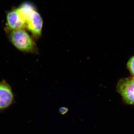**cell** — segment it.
I'll use <instances>...</instances> for the list:
<instances>
[{
    "mask_svg": "<svg viewBox=\"0 0 134 134\" xmlns=\"http://www.w3.org/2000/svg\"><path fill=\"white\" fill-rule=\"evenodd\" d=\"M69 109L67 107H63L59 109V113L62 115H65L68 112Z\"/></svg>",
    "mask_w": 134,
    "mask_h": 134,
    "instance_id": "52a82bcc",
    "label": "cell"
},
{
    "mask_svg": "<svg viewBox=\"0 0 134 134\" xmlns=\"http://www.w3.org/2000/svg\"><path fill=\"white\" fill-rule=\"evenodd\" d=\"M10 42L17 50L25 53L38 54V50L34 38L25 29L10 30L5 29Z\"/></svg>",
    "mask_w": 134,
    "mask_h": 134,
    "instance_id": "6da1fadb",
    "label": "cell"
},
{
    "mask_svg": "<svg viewBox=\"0 0 134 134\" xmlns=\"http://www.w3.org/2000/svg\"><path fill=\"white\" fill-rule=\"evenodd\" d=\"M6 20V30L26 29V24L20 16L17 8L11 10L7 13Z\"/></svg>",
    "mask_w": 134,
    "mask_h": 134,
    "instance_id": "5b68a950",
    "label": "cell"
},
{
    "mask_svg": "<svg viewBox=\"0 0 134 134\" xmlns=\"http://www.w3.org/2000/svg\"><path fill=\"white\" fill-rule=\"evenodd\" d=\"M43 26V19L36 9L27 18L25 29L31 33L34 38L37 40L42 35Z\"/></svg>",
    "mask_w": 134,
    "mask_h": 134,
    "instance_id": "3957f363",
    "label": "cell"
},
{
    "mask_svg": "<svg viewBox=\"0 0 134 134\" xmlns=\"http://www.w3.org/2000/svg\"><path fill=\"white\" fill-rule=\"evenodd\" d=\"M116 90L125 104L134 105V77L120 79L117 83Z\"/></svg>",
    "mask_w": 134,
    "mask_h": 134,
    "instance_id": "7a4b0ae2",
    "label": "cell"
},
{
    "mask_svg": "<svg viewBox=\"0 0 134 134\" xmlns=\"http://www.w3.org/2000/svg\"><path fill=\"white\" fill-rule=\"evenodd\" d=\"M126 66L132 77H134V55L130 57L129 59Z\"/></svg>",
    "mask_w": 134,
    "mask_h": 134,
    "instance_id": "8992f818",
    "label": "cell"
},
{
    "mask_svg": "<svg viewBox=\"0 0 134 134\" xmlns=\"http://www.w3.org/2000/svg\"><path fill=\"white\" fill-rule=\"evenodd\" d=\"M15 103L12 88L5 80L0 82V111L9 108Z\"/></svg>",
    "mask_w": 134,
    "mask_h": 134,
    "instance_id": "277c9868",
    "label": "cell"
}]
</instances>
